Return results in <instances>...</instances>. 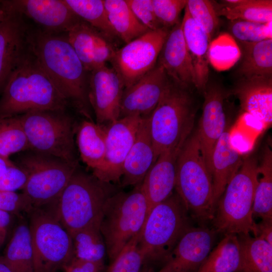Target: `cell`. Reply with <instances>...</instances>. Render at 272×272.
<instances>
[{
    "label": "cell",
    "instance_id": "49",
    "mask_svg": "<svg viewBox=\"0 0 272 272\" xmlns=\"http://www.w3.org/2000/svg\"><path fill=\"white\" fill-rule=\"evenodd\" d=\"M12 219L11 214L0 210V230H7Z\"/></svg>",
    "mask_w": 272,
    "mask_h": 272
},
{
    "label": "cell",
    "instance_id": "47",
    "mask_svg": "<svg viewBox=\"0 0 272 272\" xmlns=\"http://www.w3.org/2000/svg\"><path fill=\"white\" fill-rule=\"evenodd\" d=\"M255 237L263 239L272 245V219L262 220L258 224H255Z\"/></svg>",
    "mask_w": 272,
    "mask_h": 272
},
{
    "label": "cell",
    "instance_id": "53",
    "mask_svg": "<svg viewBox=\"0 0 272 272\" xmlns=\"http://www.w3.org/2000/svg\"><path fill=\"white\" fill-rule=\"evenodd\" d=\"M144 272H174L171 266L169 263H167L166 264L163 266L161 269L158 271H155L152 269L147 270Z\"/></svg>",
    "mask_w": 272,
    "mask_h": 272
},
{
    "label": "cell",
    "instance_id": "10",
    "mask_svg": "<svg viewBox=\"0 0 272 272\" xmlns=\"http://www.w3.org/2000/svg\"><path fill=\"white\" fill-rule=\"evenodd\" d=\"M21 154L17 165L27 174L23 189L33 209L53 206L67 184L78 164L33 151Z\"/></svg>",
    "mask_w": 272,
    "mask_h": 272
},
{
    "label": "cell",
    "instance_id": "11",
    "mask_svg": "<svg viewBox=\"0 0 272 272\" xmlns=\"http://www.w3.org/2000/svg\"><path fill=\"white\" fill-rule=\"evenodd\" d=\"M29 225L34 272H55L75 257L72 238L51 208L34 209Z\"/></svg>",
    "mask_w": 272,
    "mask_h": 272
},
{
    "label": "cell",
    "instance_id": "15",
    "mask_svg": "<svg viewBox=\"0 0 272 272\" xmlns=\"http://www.w3.org/2000/svg\"><path fill=\"white\" fill-rule=\"evenodd\" d=\"M170 79L164 68L155 66L131 86L123 90L119 118L150 115L165 92Z\"/></svg>",
    "mask_w": 272,
    "mask_h": 272
},
{
    "label": "cell",
    "instance_id": "31",
    "mask_svg": "<svg viewBox=\"0 0 272 272\" xmlns=\"http://www.w3.org/2000/svg\"><path fill=\"white\" fill-rule=\"evenodd\" d=\"M2 257L14 272H34L29 225L21 223L16 227Z\"/></svg>",
    "mask_w": 272,
    "mask_h": 272
},
{
    "label": "cell",
    "instance_id": "12",
    "mask_svg": "<svg viewBox=\"0 0 272 272\" xmlns=\"http://www.w3.org/2000/svg\"><path fill=\"white\" fill-rule=\"evenodd\" d=\"M169 30L164 27L150 30L116 49L110 62L121 78L124 88L155 66Z\"/></svg>",
    "mask_w": 272,
    "mask_h": 272
},
{
    "label": "cell",
    "instance_id": "14",
    "mask_svg": "<svg viewBox=\"0 0 272 272\" xmlns=\"http://www.w3.org/2000/svg\"><path fill=\"white\" fill-rule=\"evenodd\" d=\"M88 81V98L96 123L106 125L119 118L123 82L112 67L104 65L92 70Z\"/></svg>",
    "mask_w": 272,
    "mask_h": 272
},
{
    "label": "cell",
    "instance_id": "13",
    "mask_svg": "<svg viewBox=\"0 0 272 272\" xmlns=\"http://www.w3.org/2000/svg\"><path fill=\"white\" fill-rule=\"evenodd\" d=\"M143 117L127 116L107 125L104 162L101 167L93 173L97 178L108 183L119 180L123 164L134 142Z\"/></svg>",
    "mask_w": 272,
    "mask_h": 272
},
{
    "label": "cell",
    "instance_id": "51",
    "mask_svg": "<svg viewBox=\"0 0 272 272\" xmlns=\"http://www.w3.org/2000/svg\"><path fill=\"white\" fill-rule=\"evenodd\" d=\"M0 272H14L0 256Z\"/></svg>",
    "mask_w": 272,
    "mask_h": 272
},
{
    "label": "cell",
    "instance_id": "39",
    "mask_svg": "<svg viewBox=\"0 0 272 272\" xmlns=\"http://www.w3.org/2000/svg\"><path fill=\"white\" fill-rule=\"evenodd\" d=\"M229 28L239 42H256L272 39L271 22L262 24L236 20L231 21Z\"/></svg>",
    "mask_w": 272,
    "mask_h": 272
},
{
    "label": "cell",
    "instance_id": "34",
    "mask_svg": "<svg viewBox=\"0 0 272 272\" xmlns=\"http://www.w3.org/2000/svg\"><path fill=\"white\" fill-rule=\"evenodd\" d=\"M64 1L78 17L110 41L118 38L108 20L103 0Z\"/></svg>",
    "mask_w": 272,
    "mask_h": 272
},
{
    "label": "cell",
    "instance_id": "30",
    "mask_svg": "<svg viewBox=\"0 0 272 272\" xmlns=\"http://www.w3.org/2000/svg\"><path fill=\"white\" fill-rule=\"evenodd\" d=\"M108 20L125 44L150 31L136 18L126 0H104Z\"/></svg>",
    "mask_w": 272,
    "mask_h": 272
},
{
    "label": "cell",
    "instance_id": "3",
    "mask_svg": "<svg viewBox=\"0 0 272 272\" xmlns=\"http://www.w3.org/2000/svg\"><path fill=\"white\" fill-rule=\"evenodd\" d=\"M114 193L111 183L77 168L51 208L71 235L89 226H100L105 202Z\"/></svg>",
    "mask_w": 272,
    "mask_h": 272
},
{
    "label": "cell",
    "instance_id": "29",
    "mask_svg": "<svg viewBox=\"0 0 272 272\" xmlns=\"http://www.w3.org/2000/svg\"><path fill=\"white\" fill-rule=\"evenodd\" d=\"M237 237L240 257L237 272H272V245L249 234Z\"/></svg>",
    "mask_w": 272,
    "mask_h": 272
},
{
    "label": "cell",
    "instance_id": "28",
    "mask_svg": "<svg viewBox=\"0 0 272 272\" xmlns=\"http://www.w3.org/2000/svg\"><path fill=\"white\" fill-rule=\"evenodd\" d=\"M217 16L231 21L241 20L265 24L272 22L271 0H226L212 2Z\"/></svg>",
    "mask_w": 272,
    "mask_h": 272
},
{
    "label": "cell",
    "instance_id": "27",
    "mask_svg": "<svg viewBox=\"0 0 272 272\" xmlns=\"http://www.w3.org/2000/svg\"><path fill=\"white\" fill-rule=\"evenodd\" d=\"M107 125L84 120L80 125L77 143L82 161L93 173L102 166L106 151Z\"/></svg>",
    "mask_w": 272,
    "mask_h": 272
},
{
    "label": "cell",
    "instance_id": "2",
    "mask_svg": "<svg viewBox=\"0 0 272 272\" xmlns=\"http://www.w3.org/2000/svg\"><path fill=\"white\" fill-rule=\"evenodd\" d=\"M67 103L29 49L3 89L0 118L35 110L63 111Z\"/></svg>",
    "mask_w": 272,
    "mask_h": 272
},
{
    "label": "cell",
    "instance_id": "42",
    "mask_svg": "<svg viewBox=\"0 0 272 272\" xmlns=\"http://www.w3.org/2000/svg\"><path fill=\"white\" fill-rule=\"evenodd\" d=\"M139 21L150 30L163 28L157 20L152 0H126Z\"/></svg>",
    "mask_w": 272,
    "mask_h": 272
},
{
    "label": "cell",
    "instance_id": "18",
    "mask_svg": "<svg viewBox=\"0 0 272 272\" xmlns=\"http://www.w3.org/2000/svg\"><path fill=\"white\" fill-rule=\"evenodd\" d=\"M28 31L22 16L16 13H10L0 22V91L28 51Z\"/></svg>",
    "mask_w": 272,
    "mask_h": 272
},
{
    "label": "cell",
    "instance_id": "22",
    "mask_svg": "<svg viewBox=\"0 0 272 272\" xmlns=\"http://www.w3.org/2000/svg\"><path fill=\"white\" fill-rule=\"evenodd\" d=\"M149 116L143 117L123 166L122 185H137L156 161Z\"/></svg>",
    "mask_w": 272,
    "mask_h": 272
},
{
    "label": "cell",
    "instance_id": "25",
    "mask_svg": "<svg viewBox=\"0 0 272 272\" xmlns=\"http://www.w3.org/2000/svg\"><path fill=\"white\" fill-rule=\"evenodd\" d=\"M242 161L240 155L232 144L229 127L227 126L217 141L212 155L211 175L215 207Z\"/></svg>",
    "mask_w": 272,
    "mask_h": 272
},
{
    "label": "cell",
    "instance_id": "36",
    "mask_svg": "<svg viewBox=\"0 0 272 272\" xmlns=\"http://www.w3.org/2000/svg\"><path fill=\"white\" fill-rule=\"evenodd\" d=\"M30 150L29 143L18 116L0 118V156Z\"/></svg>",
    "mask_w": 272,
    "mask_h": 272
},
{
    "label": "cell",
    "instance_id": "44",
    "mask_svg": "<svg viewBox=\"0 0 272 272\" xmlns=\"http://www.w3.org/2000/svg\"><path fill=\"white\" fill-rule=\"evenodd\" d=\"M28 179L27 173L15 164L0 176V190L15 191L24 188Z\"/></svg>",
    "mask_w": 272,
    "mask_h": 272
},
{
    "label": "cell",
    "instance_id": "43",
    "mask_svg": "<svg viewBox=\"0 0 272 272\" xmlns=\"http://www.w3.org/2000/svg\"><path fill=\"white\" fill-rule=\"evenodd\" d=\"M32 206L24 193L0 190V210L10 214L30 212Z\"/></svg>",
    "mask_w": 272,
    "mask_h": 272
},
{
    "label": "cell",
    "instance_id": "21",
    "mask_svg": "<svg viewBox=\"0 0 272 272\" xmlns=\"http://www.w3.org/2000/svg\"><path fill=\"white\" fill-rule=\"evenodd\" d=\"M182 147L161 153L141 183L148 203V214L154 207L172 194L176 183L177 160Z\"/></svg>",
    "mask_w": 272,
    "mask_h": 272
},
{
    "label": "cell",
    "instance_id": "52",
    "mask_svg": "<svg viewBox=\"0 0 272 272\" xmlns=\"http://www.w3.org/2000/svg\"><path fill=\"white\" fill-rule=\"evenodd\" d=\"M9 15V13L6 10L0 1V22L6 19Z\"/></svg>",
    "mask_w": 272,
    "mask_h": 272
},
{
    "label": "cell",
    "instance_id": "33",
    "mask_svg": "<svg viewBox=\"0 0 272 272\" xmlns=\"http://www.w3.org/2000/svg\"><path fill=\"white\" fill-rule=\"evenodd\" d=\"M100 227L89 226L71 235L75 257L92 262H104L107 252Z\"/></svg>",
    "mask_w": 272,
    "mask_h": 272
},
{
    "label": "cell",
    "instance_id": "41",
    "mask_svg": "<svg viewBox=\"0 0 272 272\" xmlns=\"http://www.w3.org/2000/svg\"><path fill=\"white\" fill-rule=\"evenodd\" d=\"M156 17L162 27L171 29L180 21L179 16L187 0H152Z\"/></svg>",
    "mask_w": 272,
    "mask_h": 272
},
{
    "label": "cell",
    "instance_id": "7",
    "mask_svg": "<svg viewBox=\"0 0 272 272\" xmlns=\"http://www.w3.org/2000/svg\"><path fill=\"white\" fill-rule=\"evenodd\" d=\"M148 215V203L141 183L129 192H115L107 199L100 229L111 260L140 234Z\"/></svg>",
    "mask_w": 272,
    "mask_h": 272
},
{
    "label": "cell",
    "instance_id": "9",
    "mask_svg": "<svg viewBox=\"0 0 272 272\" xmlns=\"http://www.w3.org/2000/svg\"><path fill=\"white\" fill-rule=\"evenodd\" d=\"M186 211L177 194H171L151 210L138 243L145 261L169 260L178 242L189 228Z\"/></svg>",
    "mask_w": 272,
    "mask_h": 272
},
{
    "label": "cell",
    "instance_id": "26",
    "mask_svg": "<svg viewBox=\"0 0 272 272\" xmlns=\"http://www.w3.org/2000/svg\"><path fill=\"white\" fill-rule=\"evenodd\" d=\"M238 42L242 53L237 70L240 79L272 78V39Z\"/></svg>",
    "mask_w": 272,
    "mask_h": 272
},
{
    "label": "cell",
    "instance_id": "32",
    "mask_svg": "<svg viewBox=\"0 0 272 272\" xmlns=\"http://www.w3.org/2000/svg\"><path fill=\"white\" fill-rule=\"evenodd\" d=\"M258 182L255 191L252 213L262 220L272 219V152L264 148L258 164Z\"/></svg>",
    "mask_w": 272,
    "mask_h": 272
},
{
    "label": "cell",
    "instance_id": "4",
    "mask_svg": "<svg viewBox=\"0 0 272 272\" xmlns=\"http://www.w3.org/2000/svg\"><path fill=\"white\" fill-rule=\"evenodd\" d=\"M195 112L187 89L170 80L149 116L155 160L161 153L183 146L192 131Z\"/></svg>",
    "mask_w": 272,
    "mask_h": 272
},
{
    "label": "cell",
    "instance_id": "54",
    "mask_svg": "<svg viewBox=\"0 0 272 272\" xmlns=\"http://www.w3.org/2000/svg\"><path fill=\"white\" fill-rule=\"evenodd\" d=\"M7 235V230H0V247L5 241Z\"/></svg>",
    "mask_w": 272,
    "mask_h": 272
},
{
    "label": "cell",
    "instance_id": "46",
    "mask_svg": "<svg viewBox=\"0 0 272 272\" xmlns=\"http://www.w3.org/2000/svg\"><path fill=\"white\" fill-rule=\"evenodd\" d=\"M63 269L65 272H103L104 262H95L74 257Z\"/></svg>",
    "mask_w": 272,
    "mask_h": 272
},
{
    "label": "cell",
    "instance_id": "37",
    "mask_svg": "<svg viewBox=\"0 0 272 272\" xmlns=\"http://www.w3.org/2000/svg\"><path fill=\"white\" fill-rule=\"evenodd\" d=\"M218 245V253L211 272H237L240 257L237 235H225Z\"/></svg>",
    "mask_w": 272,
    "mask_h": 272
},
{
    "label": "cell",
    "instance_id": "19",
    "mask_svg": "<svg viewBox=\"0 0 272 272\" xmlns=\"http://www.w3.org/2000/svg\"><path fill=\"white\" fill-rule=\"evenodd\" d=\"M181 21L170 29L157 63L164 68L172 81L187 89L191 86H195V77L184 39Z\"/></svg>",
    "mask_w": 272,
    "mask_h": 272
},
{
    "label": "cell",
    "instance_id": "23",
    "mask_svg": "<svg viewBox=\"0 0 272 272\" xmlns=\"http://www.w3.org/2000/svg\"><path fill=\"white\" fill-rule=\"evenodd\" d=\"M181 24L194 74V87L203 94L209 80V50L211 41L205 31L194 21L185 8Z\"/></svg>",
    "mask_w": 272,
    "mask_h": 272
},
{
    "label": "cell",
    "instance_id": "8",
    "mask_svg": "<svg viewBox=\"0 0 272 272\" xmlns=\"http://www.w3.org/2000/svg\"><path fill=\"white\" fill-rule=\"evenodd\" d=\"M18 116L30 150L78 164L74 123L65 110H35Z\"/></svg>",
    "mask_w": 272,
    "mask_h": 272
},
{
    "label": "cell",
    "instance_id": "50",
    "mask_svg": "<svg viewBox=\"0 0 272 272\" xmlns=\"http://www.w3.org/2000/svg\"><path fill=\"white\" fill-rule=\"evenodd\" d=\"M15 164L9 159H6L0 156V176H1L7 169Z\"/></svg>",
    "mask_w": 272,
    "mask_h": 272
},
{
    "label": "cell",
    "instance_id": "38",
    "mask_svg": "<svg viewBox=\"0 0 272 272\" xmlns=\"http://www.w3.org/2000/svg\"><path fill=\"white\" fill-rule=\"evenodd\" d=\"M211 40L219 25V19L211 1L208 0H187L185 8Z\"/></svg>",
    "mask_w": 272,
    "mask_h": 272
},
{
    "label": "cell",
    "instance_id": "48",
    "mask_svg": "<svg viewBox=\"0 0 272 272\" xmlns=\"http://www.w3.org/2000/svg\"><path fill=\"white\" fill-rule=\"evenodd\" d=\"M219 246L218 245L211 252L209 256L203 263V264L198 269L197 272H211L213 267V265L218 253Z\"/></svg>",
    "mask_w": 272,
    "mask_h": 272
},
{
    "label": "cell",
    "instance_id": "16",
    "mask_svg": "<svg viewBox=\"0 0 272 272\" xmlns=\"http://www.w3.org/2000/svg\"><path fill=\"white\" fill-rule=\"evenodd\" d=\"M1 1L9 13L27 16L50 32L67 33L81 19L64 0Z\"/></svg>",
    "mask_w": 272,
    "mask_h": 272
},
{
    "label": "cell",
    "instance_id": "17",
    "mask_svg": "<svg viewBox=\"0 0 272 272\" xmlns=\"http://www.w3.org/2000/svg\"><path fill=\"white\" fill-rule=\"evenodd\" d=\"M203 94L202 113L196 131L203 157L211 174L215 146L227 126L224 110L226 94L218 85L208 83Z\"/></svg>",
    "mask_w": 272,
    "mask_h": 272
},
{
    "label": "cell",
    "instance_id": "1",
    "mask_svg": "<svg viewBox=\"0 0 272 272\" xmlns=\"http://www.w3.org/2000/svg\"><path fill=\"white\" fill-rule=\"evenodd\" d=\"M56 33L29 29V49L65 99L91 120L87 72L67 37Z\"/></svg>",
    "mask_w": 272,
    "mask_h": 272
},
{
    "label": "cell",
    "instance_id": "5",
    "mask_svg": "<svg viewBox=\"0 0 272 272\" xmlns=\"http://www.w3.org/2000/svg\"><path fill=\"white\" fill-rule=\"evenodd\" d=\"M186 210L201 220L214 218L213 181L203 157L197 131L191 133L178 156L175 187Z\"/></svg>",
    "mask_w": 272,
    "mask_h": 272
},
{
    "label": "cell",
    "instance_id": "35",
    "mask_svg": "<svg viewBox=\"0 0 272 272\" xmlns=\"http://www.w3.org/2000/svg\"><path fill=\"white\" fill-rule=\"evenodd\" d=\"M98 30L81 19L67 32V40L87 72L93 70L94 38Z\"/></svg>",
    "mask_w": 272,
    "mask_h": 272
},
{
    "label": "cell",
    "instance_id": "24",
    "mask_svg": "<svg viewBox=\"0 0 272 272\" xmlns=\"http://www.w3.org/2000/svg\"><path fill=\"white\" fill-rule=\"evenodd\" d=\"M241 108L265 126L272 121V78L240 79L234 90Z\"/></svg>",
    "mask_w": 272,
    "mask_h": 272
},
{
    "label": "cell",
    "instance_id": "20",
    "mask_svg": "<svg viewBox=\"0 0 272 272\" xmlns=\"http://www.w3.org/2000/svg\"><path fill=\"white\" fill-rule=\"evenodd\" d=\"M215 233L207 228H189L171 253L168 262L174 272H193L209 256Z\"/></svg>",
    "mask_w": 272,
    "mask_h": 272
},
{
    "label": "cell",
    "instance_id": "45",
    "mask_svg": "<svg viewBox=\"0 0 272 272\" xmlns=\"http://www.w3.org/2000/svg\"><path fill=\"white\" fill-rule=\"evenodd\" d=\"M115 50L111 41L97 31L94 38L93 70L110 61Z\"/></svg>",
    "mask_w": 272,
    "mask_h": 272
},
{
    "label": "cell",
    "instance_id": "6",
    "mask_svg": "<svg viewBox=\"0 0 272 272\" xmlns=\"http://www.w3.org/2000/svg\"><path fill=\"white\" fill-rule=\"evenodd\" d=\"M258 164L255 157L243 160L219 200L213 218L217 230L225 235L254 233L252 207L258 182Z\"/></svg>",
    "mask_w": 272,
    "mask_h": 272
},
{
    "label": "cell",
    "instance_id": "40",
    "mask_svg": "<svg viewBox=\"0 0 272 272\" xmlns=\"http://www.w3.org/2000/svg\"><path fill=\"white\" fill-rule=\"evenodd\" d=\"M140 234L133 238L113 260L108 272H140L145 261L138 243Z\"/></svg>",
    "mask_w": 272,
    "mask_h": 272
}]
</instances>
